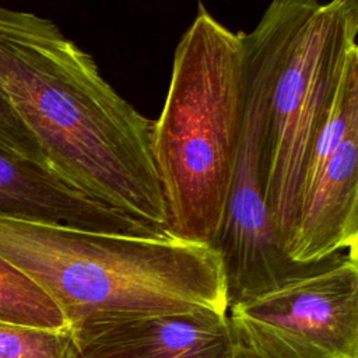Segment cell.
<instances>
[{
    "label": "cell",
    "instance_id": "6da1fadb",
    "mask_svg": "<svg viewBox=\"0 0 358 358\" xmlns=\"http://www.w3.org/2000/svg\"><path fill=\"white\" fill-rule=\"evenodd\" d=\"M0 90L59 179L169 229L151 152L152 120L120 96L92 56L52 20L0 6Z\"/></svg>",
    "mask_w": 358,
    "mask_h": 358
},
{
    "label": "cell",
    "instance_id": "7a4b0ae2",
    "mask_svg": "<svg viewBox=\"0 0 358 358\" xmlns=\"http://www.w3.org/2000/svg\"><path fill=\"white\" fill-rule=\"evenodd\" d=\"M0 257L56 303L70 331L194 309L228 313L218 250L169 229L101 232L0 215Z\"/></svg>",
    "mask_w": 358,
    "mask_h": 358
},
{
    "label": "cell",
    "instance_id": "3957f363",
    "mask_svg": "<svg viewBox=\"0 0 358 358\" xmlns=\"http://www.w3.org/2000/svg\"><path fill=\"white\" fill-rule=\"evenodd\" d=\"M245 32L203 3L179 39L151 152L168 228L215 246L231 189L245 108Z\"/></svg>",
    "mask_w": 358,
    "mask_h": 358
},
{
    "label": "cell",
    "instance_id": "277c9868",
    "mask_svg": "<svg viewBox=\"0 0 358 358\" xmlns=\"http://www.w3.org/2000/svg\"><path fill=\"white\" fill-rule=\"evenodd\" d=\"M312 0H274L245 32V108L231 189L215 249L228 306L271 291L308 268L284 253L264 201L271 92L289 42Z\"/></svg>",
    "mask_w": 358,
    "mask_h": 358
},
{
    "label": "cell",
    "instance_id": "5b68a950",
    "mask_svg": "<svg viewBox=\"0 0 358 358\" xmlns=\"http://www.w3.org/2000/svg\"><path fill=\"white\" fill-rule=\"evenodd\" d=\"M357 36V0H312L275 78L270 102L264 201L282 250L296 221L316 134L345 59L358 45Z\"/></svg>",
    "mask_w": 358,
    "mask_h": 358
},
{
    "label": "cell",
    "instance_id": "8992f818",
    "mask_svg": "<svg viewBox=\"0 0 358 358\" xmlns=\"http://www.w3.org/2000/svg\"><path fill=\"white\" fill-rule=\"evenodd\" d=\"M228 320L236 347L253 358H358V253L229 305Z\"/></svg>",
    "mask_w": 358,
    "mask_h": 358
},
{
    "label": "cell",
    "instance_id": "52a82bcc",
    "mask_svg": "<svg viewBox=\"0 0 358 358\" xmlns=\"http://www.w3.org/2000/svg\"><path fill=\"white\" fill-rule=\"evenodd\" d=\"M80 358H235L228 313L194 309L92 323L70 331Z\"/></svg>",
    "mask_w": 358,
    "mask_h": 358
},
{
    "label": "cell",
    "instance_id": "ba28073f",
    "mask_svg": "<svg viewBox=\"0 0 358 358\" xmlns=\"http://www.w3.org/2000/svg\"><path fill=\"white\" fill-rule=\"evenodd\" d=\"M358 245V122L303 194L295 225L284 245L296 266H317Z\"/></svg>",
    "mask_w": 358,
    "mask_h": 358
},
{
    "label": "cell",
    "instance_id": "9c48e42d",
    "mask_svg": "<svg viewBox=\"0 0 358 358\" xmlns=\"http://www.w3.org/2000/svg\"><path fill=\"white\" fill-rule=\"evenodd\" d=\"M0 215L101 232L162 231L87 197L45 168L1 151Z\"/></svg>",
    "mask_w": 358,
    "mask_h": 358
},
{
    "label": "cell",
    "instance_id": "30bf717a",
    "mask_svg": "<svg viewBox=\"0 0 358 358\" xmlns=\"http://www.w3.org/2000/svg\"><path fill=\"white\" fill-rule=\"evenodd\" d=\"M358 122V45L354 46L343 66L331 101L316 134L306 165L301 200L313 186L331 154L344 140L348 129ZM301 204V203H299Z\"/></svg>",
    "mask_w": 358,
    "mask_h": 358
},
{
    "label": "cell",
    "instance_id": "8fae6325",
    "mask_svg": "<svg viewBox=\"0 0 358 358\" xmlns=\"http://www.w3.org/2000/svg\"><path fill=\"white\" fill-rule=\"evenodd\" d=\"M0 322L48 330L69 329L56 303L3 257H0Z\"/></svg>",
    "mask_w": 358,
    "mask_h": 358
},
{
    "label": "cell",
    "instance_id": "7c38bea8",
    "mask_svg": "<svg viewBox=\"0 0 358 358\" xmlns=\"http://www.w3.org/2000/svg\"><path fill=\"white\" fill-rule=\"evenodd\" d=\"M0 358H80L69 329L48 330L0 322Z\"/></svg>",
    "mask_w": 358,
    "mask_h": 358
},
{
    "label": "cell",
    "instance_id": "4fadbf2b",
    "mask_svg": "<svg viewBox=\"0 0 358 358\" xmlns=\"http://www.w3.org/2000/svg\"><path fill=\"white\" fill-rule=\"evenodd\" d=\"M0 151L50 171L35 137L25 127L8 98L0 90ZM52 172V171H50Z\"/></svg>",
    "mask_w": 358,
    "mask_h": 358
},
{
    "label": "cell",
    "instance_id": "5bb4252c",
    "mask_svg": "<svg viewBox=\"0 0 358 358\" xmlns=\"http://www.w3.org/2000/svg\"><path fill=\"white\" fill-rule=\"evenodd\" d=\"M235 358H253V357L249 355L248 352H245L243 350H241V348L236 347V355H235Z\"/></svg>",
    "mask_w": 358,
    "mask_h": 358
}]
</instances>
